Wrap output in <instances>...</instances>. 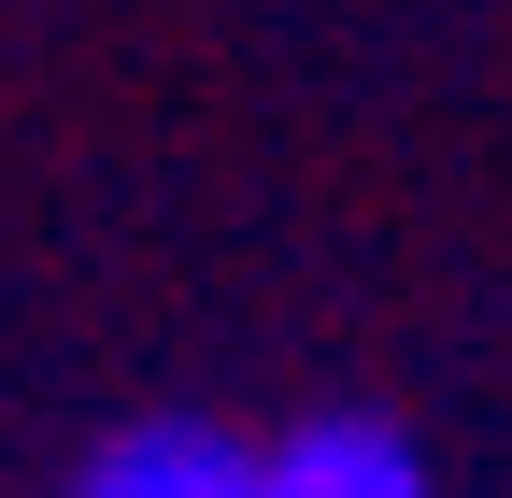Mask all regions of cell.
Wrapping results in <instances>:
<instances>
[{
  "mask_svg": "<svg viewBox=\"0 0 512 498\" xmlns=\"http://www.w3.org/2000/svg\"><path fill=\"white\" fill-rule=\"evenodd\" d=\"M57 498H256V442L214 413H128L114 442L72 456Z\"/></svg>",
  "mask_w": 512,
  "mask_h": 498,
  "instance_id": "obj_1",
  "label": "cell"
},
{
  "mask_svg": "<svg viewBox=\"0 0 512 498\" xmlns=\"http://www.w3.org/2000/svg\"><path fill=\"white\" fill-rule=\"evenodd\" d=\"M256 498H441L399 413H299L256 442Z\"/></svg>",
  "mask_w": 512,
  "mask_h": 498,
  "instance_id": "obj_2",
  "label": "cell"
}]
</instances>
